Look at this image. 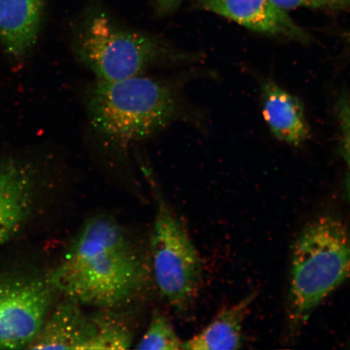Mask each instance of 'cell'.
Listing matches in <instances>:
<instances>
[{"label": "cell", "instance_id": "1", "mask_svg": "<svg viewBox=\"0 0 350 350\" xmlns=\"http://www.w3.org/2000/svg\"><path fill=\"white\" fill-rule=\"evenodd\" d=\"M150 273L128 230L115 217L98 214L83 225L49 279L66 299L115 312L142 295Z\"/></svg>", "mask_w": 350, "mask_h": 350}, {"label": "cell", "instance_id": "2", "mask_svg": "<svg viewBox=\"0 0 350 350\" xmlns=\"http://www.w3.org/2000/svg\"><path fill=\"white\" fill-rule=\"evenodd\" d=\"M182 79L146 75L119 81L95 80L85 93L92 130L107 146L124 151L178 122L195 117Z\"/></svg>", "mask_w": 350, "mask_h": 350}, {"label": "cell", "instance_id": "3", "mask_svg": "<svg viewBox=\"0 0 350 350\" xmlns=\"http://www.w3.org/2000/svg\"><path fill=\"white\" fill-rule=\"evenodd\" d=\"M72 47L78 62L100 81L146 75L152 69L189 65L200 58L165 39L124 25L99 7L89 8L79 17Z\"/></svg>", "mask_w": 350, "mask_h": 350}, {"label": "cell", "instance_id": "4", "mask_svg": "<svg viewBox=\"0 0 350 350\" xmlns=\"http://www.w3.org/2000/svg\"><path fill=\"white\" fill-rule=\"evenodd\" d=\"M350 278V230L338 217L306 226L292 253L288 321L297 329L328 295Z\"/></svg>", "mask_w": 350, "mask_h": 350}, {"label": "cell", "instance_id": "5", "mask_svg": "<svg viewBox=\"0 0 350 350\" xmlns=\"http://www.w3.org/2000/svg\"><path fill=\"white\" fill-rule=\"evenodd\" d=\"M156 210L151 234L150 270L161 295L179 312L193 304L202 273L200 257L185 225L152 185Z\"/></svg>", "mask_w": 350, "mask_h": 350}, {"label": "cell", "instance_id": "6", "mask_svg": "<svg viewBox=\"0 0 350 350\" xmlns=\"http://www.w3.org/2000/svg\"><path fill=\"white\" fill-rule=\"evenodd\" d=\"M87 314L82 306L65 301L50 312L29 349L122 350L133 344V332L117 313Z\"/></svg>", "mask_w": 350, "mask_h": 350}, {"label": "cell", "instance_id": "7", "mask_svg": "<svg viewBox=\"0 0 350 350\" xmlns=\"http://www.w3.org/2000/svg\"><path fill=\"white\" fill-rule=\"evenodd\" d=\"M55 291L49 278L0 279V349L29 348L51 312Z\"/></svg>", "mask_w": 350, "mask_h": 350}, {"label": "cell", "instance_id": "8", "mask_svg": "<svg viewBox=\"0 0 350 350\" xmlns=\"http://www.w3.org/2000/svg\"><path fill=\"white\" fill-rule=\"evenodd\" d=\"M198 5L252 31L299 42L310 40V35L273 0H198Z\"/></svg>", "mask_w": 350, "mask_h": 350}, {"label": "cell", "instance_id": "9", "mask_svg": "<svg viewBox=\"0 0 350 350\" xmlns=\"http://www.w3.org/2000/svg\"><path fill=\"white\" fill-rule=\"evenodd\" d=\"M33 168L14 159L0 161V246L20 228L31 208Z\"/></svg>", "mask_w": 350, "mask_h": 350}, {"label": "cell", "instance_id": "10", "mask_svg": "<svg viewBox=\"0 0 350 350\" xmlns=\"http://www.w3.org/2000/svg\"><path fill=\"white\" fill-rule=\"evenodd\" d=\"M46 0H0V42L8 54L21 58L36 43Z\"/></svg>", "mask_w": 350, "mask_h": 350}, {"label": "cell", "instance_id": "11", "mask_svg": "<svg viewBox=\"0 0 350 350\" xmlns=\"http://www.w3.org/2000/svg\"><path fill=\"white\" fill-rule=\"evenodd\" d=\"M262 109L271 133L279 141L299 146L309 138L308 124L299 99L273 81L262 85Z\"/></svg>", "mask_w": 350, "mask_h": 350}, {"label": "cell", "instance_id": "12", "mask_svg": "<svg viewBox=\"0 0 350 350\" xmlns=\"http://www.w3.org/2000/svg\"><path fill=\"white\" fill-rule=\"evenodd\" d=\"M256 299L252 294L219 312L208 325L190 339L183 341L182 349H238L243 343L245 319Z\"/></svg>", "mask_w": 350, "mask_h": 350}, {"label": "cell", "instance_id": "13", "mask_svg": "<svg viewBox=\"0 0 350 350\" xmlns=\"http://www.w3.org/2000/svg\"><path fill=\"white\" fill-rule=\"evenodd\" d=\"M183 340L179 338L173 323L161 310L152 312L146 332L138 341L135 349L153 350L182 349Z\"/></svg>", "mask_w": 350, "mask_h": 350}, {"label": "cell", "instance_id": "14", "mask_svg": "<svg viewBox=\"0 0 350 350\" xmlns=\"http://www.w3.org/2000/svg\"><path fill=\"white\" fill-rule=\"evenodd\" d=\"M284 11L312 8L336 12H350V0H273Z\"/></svg>", "mask_w": 350, "mask_h": 350}, {"label": "cell", "instance_id": "15", "mask_svg": "<svg viewBox=\"0 0 350 350\" xmlns=\"http://www.w3.org/2000/svg\"><path fill=\"white\" fill-rule=\"evenodd\" d=\"M338 111L344 157L348 168V188L350 193V100L345 98L340 103Z\"/></svg>", "mask_w": 350, "mask_h": 350}, {"label": "cell", "instance_id": "16", "mask_svg": "<svg viewBox=\"0 0 350 350\" xmlns=\"http://www.w3.org/2000/svg\"><path fill=\"white\" fill-rule=\"evenodd\" d=\"M183 1L185 0H156V12L161 16H168L176 11Z\"/></svg>", "mask_w": 350, "mask_h": 350}, {"label": "cell", "instance_id": "17", "mask_svg": "<svg viewBox=\"0 0 350 350\" xmlns=\"http://www.w3.org/2000/svg\"><path fill=\"white\" fill-rule=\"evenodd\" d=\"M345 38H347V40L350 44V33L345 35Z\"/></svg>", "mask_w": 350, "mask_h": 350}]
</instances>
